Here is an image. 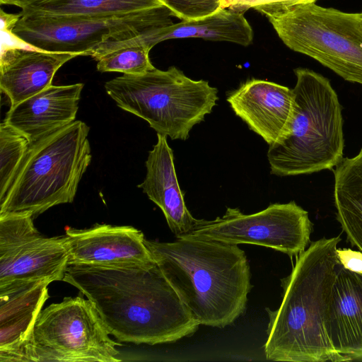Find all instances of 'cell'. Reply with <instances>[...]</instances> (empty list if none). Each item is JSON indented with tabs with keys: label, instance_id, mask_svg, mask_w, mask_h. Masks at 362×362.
I'll list each match as a JSON object with an SVG mask.
<instances>
[{
	"label": "cell",
	"instance_id": "obj_1",
	"mask_svg": "<svg viewBox=\"0 0 362 362\" xmlns=\"http://www.w3.org/2000/svg\"><path fill=\"white\" fill-rule=\"evenodd\" d=\"M63 281L93 303L110 334L121 342H175L193 335L200 325L156 263L70 264Z\"/></svg>",
	"mask_w": 362,
	"mask_h": 362
},
{
	"label": "cell",
	"instance_id": "obj_2",
	"mask_svg": "<svg viewBox=\"0 0 362 362\" xmlns=\"http://www.w3.org/2000/svg\"><path fill=\"white\" fill-rule=\"evenodd\" d=\"M339 235L312 242L296 257L288 276L281 279L280 306L267 308V360L292 362L349 361L333 347L327 315L339 262Z\"/></svg>",
	"mask_w": 362,
	"mask_h": 362
},
{
	"label": "cell",
	"instance_id": "obj_3",
	"mask_svg": "<svg viewBox=\"0 0 362 362\" xmlns=\"http://www.w3.org/2000/svg\"><path fill=\"white\" fill-rule=\"evenodd\" d=\"M145 244L199 325L224 328L244 313L252 285L247 255L238 245L185 235Z\"/></svg>",
	"mask_w": 362,
	"mask_h": 362
},
{
	"label": "cell",
	"instance_id": "obj_4",
	"mask_svg": "<svg viewBox=\"0 0 362 362\" xmlns=\"http://www.w3.org/2000/svg\"><path fill=\"white\" fill-rule=\"evenodd\" d=\"M295 108L288 133L269 146L271 174L293 176L336 167L343 158L341 107L329 81L313 70L294 69Z\"/></svg>",
	"mask_w": 362,
	"mask_h": 362
},
{
	"label": "cell",
	"instance_id": "obj_5",
	"mask_svg": "<svg viewBox=\"0 0 362 362\" xmlns=\"http://www.w3.org/2000/svg\"><path fill=\"white\" fill-rule=\"evenodd\" d=\"M90 127L75 120L30 142L4 197L0 214L35 217L49 208L71 203L92 156Z\"/></svg>",
	"mask_w": 362,
	"mask_h": 362
},
{
	"label": "cell",
	"instance_id": "obj_6",
	"mask_svg": "<svg viewBox=\"0 0 362 362\" xmlns=\"http://www.w3.org/2000/svg\"><path fill=\"white\" fill-rule=\"evenodd\" d=\"M107 93L117 105L146 121L157 134L186 140L218 100L207 81L193 80L173 66L139 75L123 74L107 81Z\"/></svg>",
	"mask_w": 362,
	"mask_h": 362
},
{
	"label": "cell",
	"instance_id": "obj_7",
	"mask_svg": "<svg viewBox=\"0 0 362 362\" xmlns=\"http://www.w3.org/2000/svg\"><path fill=\"white\" fill-rule=\"evenodd\" d=\"M282 42L344 80L362 84V13H345L313 3L268 18Z\"/></svg>",
	"mask_w": 362,
	"mask_h": 362
},
{
	"label": "cell",
	"instance_id": "obj_8",
	"mask_svg": "<svg viewBox=\"0 0 362 362\" xmlns=\"http://www.w3.org/2000/svg\"><path fill=\"white\" fill-rule=\"evenodd\" d=\"M93 303L65 297L42 310L37 318L28 362H119L117 346Z\"/></svg>",
	"mask_w": 362,
	"mask_h": 362
},
{
	"label": "cell",
	"instance_id": "obj_9",
	"mask_svg": "<svg viewBox=\"0 0 362 362\" xmlns=\"http://www.w3.org/2000/svg\"><path fill=\"white\" fill-rule=\"evenodd\" d=\"M161 6L111 16H21L13 29L23 42L50 52L88 53L98 46L127 40L173 22Z\"/></svg>",
	"mask_w": 362,
	"mask_h": 362
},
{
	"label": "cell",
	"instance_id": "obj_10",
	"mask_svg": "<svg viewBox=\"0 0 362 362\" xmlns=\"http://www.w3.org/2000/svg\"><path fill=\"white\" fill-rule=\"evenodd\" d=\"M312 228L308 211L291 201L272 204L251 214L228 207L221 217L196 219L192 229L182 235L233 245H261L292 258L306 249Z\"/></svg>",
	"mask_w": 362,
	"mask_h": 362
},
{
	"label": "cell",
	"instance_id": "obj_11",
	"mask_svg": "<svg viewBox=\"0 0 362 362\" xmlns=\"http://www.w3.org/2000/svg\"><path fill=\"white\" fill-rule=\"evenodd\" d=\"M33 219L26 213L0 214V286L25 281H63L69 266L66 236H42Z\"/></svg>",
	"mask_w": 362,
	"mask_h": 362
},
{
	"label": "cell",
	"instance_id": "obj_12",
	"mask_svg": "<svg viewBox=\"0 0 362 362\" xmlns=\"http://www.w3.org/2000/svg\"><path fill=\"white\" fill-rule=\"evenodd\" d=\"M64 235L69 265L148 267L156 264L144 233L132 226L96 224L86 229L67 228Z\"/></svg>",
	"mask_w": 362,
	"mask_h": 362
},
{
	"label": "cell",
	"instance_id": "obj_13",
	"mask_svg": "<svg viewBox=\"0 0 362 362\" xmlns=\"http://www.w3.org/2000/svg\"><path fill=\"white\" fill-rule=\"evenodd\" d=\"M226 100L235 114L269 146L288 133L295 108L293 89L252 78L230 91Z\"/></svg>",
	"mask_w": 362,
	"mask_h": 362
},
{
	"label": "cell",
	"instance_id": "obj_14",
	"mask_svg": "<svg viewBox=\"0 0 362 362\" xmlns=\"http://www.w3.org/2000/svg\"><path fill=\"white\" fill-rule=\"evenodd\" d=\"M47 280L0 286V361L28 362L34 327L47 298Z\"/></svg>",
	"mask_w": 362,
	"mask_h": 362
},
{
	"label": "cell",
	"instance_id": "obj_15",
	"mask_svg": "<svg viewBox=\"0 0 362 362\" xmlns=\"http://www.w3.org/2000/svg\"><path fill=\"white\" fill-rule=\"evenodd\" d=\"M80 53L50 52L28 45L1 46L0 88L11 107L52 85L54 74Z\"/></svg>",
	"mask_w": 362,
	"mask_h": 362
},
{
	"label": "cell",
	"instance_id": "obj_16",
	"mask_svg": "<svg viewBox=\"0 0 362 362\" xmlns=\"http://www.w3.org/2000/svg\"><path fill=\"white\" fill-rule=\"evenodd\" d=\"M192 37L248 46L252 42L253 31L244 13L220 7L199 19L182 21L127 40L105 43L98 47L97 52L103 55L119 47L135 45H144L151 49L164 40Z\"/></svg>",
	"mask_w": 362,
	"mask_h": 362
},
{
	"label": "cell",
	"instance_id": "obj_17",
	"mask_svg": "<svg viewBox=\"0 0 362 362\" xmlns=\"http://www.w3.org/2000/svg\"><path fill=\"white\" fill-rule=\"evenodd\" d=\"M83 83L52 84L6 113L4 122L33 142L75 121Z\"/></svg>",
	"mask_w": 362,
	"mask_h": 362
},
{
	"label": "cell",
	"instance_id": "obj_18",
	"mask_svg": "<svg viewBox=\"0 0 362 362\" xmlns=\"http://www.w3.org/2000/svg\"><path fill=\"white\" fill-rule=\"evenodd\" d=\"M146 174L138 185L163 211L175 237L188 233L197 218L187 209L177 177L173 151L167 136L157 134V142L146 161Z\"/></svg>",
	"mask_w": 362,
	"mask_h": 362
},
{
	"label": "cell",
	"instance_id": "obj_19",
	"mask_svg": "<svg viewBox=\"0 0 362 362\" xmlns=\"http://www.w3.org/2000/svg\"><path fill=\"white\" fill-rule=\"evenodd\" d=\"M327 329L338 353L349 361L362 359V274L340 263L329 299Z\"/></svg>",
	"mask_w": 362,
	"mask_h": 362
},
{
	"label": "cell",
	"instance_id": "obj_20",
	"mask_svg": "<svg viewBox=\"0 0 362 362\" xmlns=\"http://www.w3.org/2000/svg\"><path fill=\"white\" fill-rule=\"evenodd\" d=\"M334 204L337 218L347 240L362 252V148L336 166Z\"/></svg>",
	"mask_w": 362,
	"mask_h": 362
},
{
	"label": "cell",
	"instance_id": "obj_21",
	"mask_svg": "<svg viewBox=\"0 0 362 362\" xmlns=\"http://www.w3.org/2000/svg\"><path fill=\"white\" fill-rule=\"evenodd\" d=\"M163 6L159 0H25L20 8L21 16H111Z\"/></svg>",
	"mask_w": 362,
	"mask_h": 362
},
{
	"label": "cell",
	"instance_id": "obj_22",
	"mask_svg": "<svg viewBox=\"0 0 362 362\" xmlns=\"http://www.w3.org/2000/svg\"><path fill=\"white\" fill-rule=\"evenodd\" d=\"M30 144L28 139L5 122L0 124V199L8 189Z\"/></svg>",
	"mask_w": 362,
	"mask_h": 362
},
{
	"label": "cell",
	"instance_id": "obj_23",
	"mask_svg": "<svg viewBox=\"0 0 362 362\" xmlns=\"http://www.w3.org/2000/svg\"><path fill=\"white\" fill-rule=\"evenodd\" d=\"M151 49L144 45L119 47L100 56L97 61L100 72H120L123 74L139 75L153 70L149 58Z\"/></svg>",
	"mask_w": 362,
	"mask_h": 362
},
{
	"label": "cell",
	"instance_id": "obj_24",
	"mask_svg": "<svg viewBox=\"0 0 362 362\" xmlns=\"http://www.w3.org/2000/svg\"><path fill=\"white\" fill-rule=\"evenodd\" d=\"M220 6L234 12L244 13L254 8L269 18L281 14L301 4L315 3L316 0H219Z\"/></svg>",
	"mask_w": 362,
	"mask_h": 362
},
{
	"label": "cell",
	"instance_id": "obj_25",
	"mask_svg": "<svg viewBox=\"0 0 362 362\" xmlns=\"http://www.w3.org/2000/svg\"><path fill=\"white\" fill-rule=\"evenodd\" d=\"M173 16L182 21L195 20L208 16L220 6L219 0H159Z\"/></svg>",
	"mask_w": 362,
	"mask_h": 362
},
{
	"label": "cell",
	"instance_id": "obj_26",
	"mask_svg": "<svg viewBox=\"0 0 362 362\" xmlns=\"http://www.w3.org/2000/svg\"><path fill=\"white\" fill-rule=\"evenodd\" d=\"M337 255L340 264L355 273L362 274V252L350 248H337Z\"/></svg>",
	"mask_w": 362,
	"mask_h": 362
},
{
	"label": "cell",
	"instance_id": "obj_27",
	"mask_svg": "<svg viewBox=\"0 0 362 362\" xmlns=\"http://www.w3.org/2000/svg\"><path fill=\"white\" fill-rule=\"evenodd\" d=\"M21 14L7 13L3 9L0 11L1 18V30L13 31L18 20L21 18Z\"/></svg>",
	"mask_w": 362,
	"mask_h": 362
},
{
	"label": "cell",
	"instance_id": "obj_28",
	"mask_svg": "<svg viewBox=\"0 0 362 362\" xmlns=\"http://www.w3.org/2000/svg\"><path fill=\"white\" fill-rule=\"evenodd\" d=\"M1 5H11L20 7L21 0H0Z\"/></svg>",
	"mask_w": 362,
	"mask_h": 362
},
{
	"label": "cell",
	"instance_id": "obj_29",
	"mask_svg": "<svg viewBox=\"0 0 362 362\" xmlns=\"http://www.w3.org/2000/svg\"><path fill=\"white\" fill-rule=\"evenodd\" d=\"M24 1H25V0H21V4H22ZM19 8H20V7H19Z\"/></svg>",
	"mask_w": 362,
	"mask_h": 362
}]
</instances>
